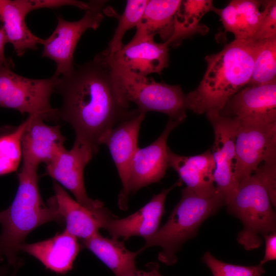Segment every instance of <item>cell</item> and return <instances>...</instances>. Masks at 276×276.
I'll return each mask as SVG.
<instances>
[{
  "label": "cell",
  "instance_id": "d4e9b609",
  "mask_svg": "<svg viewBox=\"0 0 276 276\" xmlns=\"http://www.w3.org/2000/svg\"><path fill=\"white\" fill-rule=\"evenodd\" d=\"M257 42L252 74L247 86L276 82V36Z\"/></svg>",
  "mask_w": 276,
  "mask_h": 276
},
{
  "label": "cell",
  "instance_id": "cb8c5ba5",
  "mask_svg": "<svg viewBox=\"0 0 276 276\" xmlns=\"http://www.w3.org/2000/svg\"><path fill=\"white\" fill-rule=\"evenodd\" d=\"M81 245L93 252L116 276H129L136 270L135 259L139 253L128 250L123 240L104 237L98 233L82 240Z\"/></svg>",
  "mask_w": 276,
  "mask_h": 276
},
{
  "label": "cell",
  "instance_id": "ac0fdd59",
  "mask_svg": "<svg viewBox=\"0 0 276 276\" xmlns=\"http://www.w3.org/2000/svg\"><path fill=\"white\" fill-rule=\"evenodd\" d=\"M53 198L57 210L65 223L64 231L77 238L88 239L103 228L106 221L114 215L108 210L94 213L74 200L57 182H53Z\"/></svg>",
  "mask_w": 276,
  "mask_h": 276
},
{
  "label": "cell",
  "instance_id": "e575fe53",
  "mask_svg": "<svg viewBox=\"0 0 276 276\" xmlns=\"http://www.w3.org/2000/svg\"><path fill=\"white\" fill-rule=\"evenodd\" d=\"M8 41L3 28L0 27V65L11 64L9 60L5 57L4 48Z\"/></svg>",
  "mask_w": 276,
  "mask_h": 276
},
{
  "label": "cell",
  "instance_id": "836d02e7",
  "mask_svg": "<svg viewBox=\"0 0 276 276\" xmlns=\"http://www.w3.org/2000/svg\"><path fill=\"white\" fill-rule=\"evenodd\" d=\"M148 271L136 270L129 276H163L159 272L157 262H151L147 265Z\"/></svg>",
  "mask_w": 276,
  "mask_h": 276
},
{
  "label": "cell",
  "instance_id": "ffe728a7",
  "mask_svg": "<svg viewBox=\"0 0 276 276\" xmlns=\"http://www.w3.org/2000/svg\"><path fill=\"white\" fill-rule=\"evenodd\" d=\"M27 0H0V20L8 43L12 44L18 56L27 50H36L42 38L33 34L27 27L25 18L30 12Z\"/></svg>",
  "mask_w": 276,
  "mask_h": 276
},
{
  "label": "cell",
  "instance_id": "9a60e30c",
  "mask_svg": "<svg viewBox=\"0 0 276 276\" xmlns=\"http://www.w3.org/2000/svg\"><path fill=\"white\" fill-rule=\"evenodd\" d=\"M180 123L169 119L162 134L152 143L135 151L132 159L129 174V193L157 182L164 176L169 168L168 137Z\"/></svg>",
  "mask_w": 276,
  "mask_h": 276
},
{
  "label": "cell",
  "instance_id": "44dd1931",
  "mask_svg": "<svg viewBox=\"0 0 276 276\" xmlns=\"http://www.w3.org/2000/svg\"><path fill=\"white\" fill-rule=\"evenodd\" d=\"M264 1H232L223 9H215L226 31L236 40H246L257 31L265 15Z\"/></svg>",
  "mask_w": 276,
  "mask_h": 276
},
{
  "label": "cell",
  "instance_id": "f1b7e54d",
  "mask_svg": "<svg viewBox=\"0 0 276 276\" xmlns=\"http://www.w3.org/2000/svg\"><path fill=\"white\" fill-rule=\"evenodd\" d=\"M202 259L213 276H261L265 273L260 264L250 266L231 264L215 258L209 251L204 253Z\"/></svg>",
  "mask_w": 276,
  "mask_h": 276
},
{
  "label": "cell",
  "instance_id": "4fadbf2b",
  "mask_svg": "<svg viewBox=\"0 0 276 276\" xmlns=\"http://www.w3.org/2000/svg\"><path fill=\"white\" fill-rule=\"evenodd\" d=\"M168 51L165 43H157L154 38H148L129 42L114 52L104 50L99 55L111 67L147 77L152 73L160 75L168 66Z\"/></svg>",
  "mask_w": 276,
  "mask_h": 276
},
{
  "label": "cell",
  "instance_id": "d6a6232c",
  "mask_svg": "<svg viewBox=\"0 0 276 276\" xmlns=\"http://www.w3.org/2000/svg\"><path fill=\"white\" fill-rule=\"evenodd\" d=\"M265 241V251L263 259L259 263H264L276 259V233L273 232L263 235Z\"/></svg>",
  "mask_w": 276,
  "mask_h": 276
},
{
  "label": "cell",
  "instance_id": "8fae6325",
  "mask_svg": "<svg viewBox=\"0 0 276 276\" xmlns=\"http://www.w3.org/2000/svg\"><path fill=\"white\" fill-rule=\"evenodd\" d=\"M94 155L85 146L75 141L70 150L64 149L45 165V173L68 189L81 205L94 213H102L108 209L102 201L87 196L84 182V169Z\"/></svg>",
  "mask_w": 276,
  "mask_h": 276
},
{
  "label": "cell",
  "instance_id": "7a4b0ae2",
  "mask_svg": "<svg viewBox=\"0 0 276 276\" xmlns=\"http://www.w3.org/2000/svg\"><path fill=\"white\" fill-rule=\"evenodd\" d=\"M257 46V41L235 39L218 53L206 56L203 78L195 89L186 95L188 109L197 114L221 111L248 84Z\"/></svg>",
  "mask_w": 276,
  "mask_h": 276
},
{
  "label": "cell",
  "instance_id": "1f68e13d",
  "mask_svg": "<svg viewBox=\"0 0 276 276\" xmlns=\"http://www.w3.org/2000/svg\"><path fill=\"white\" fill-rule=\"evenodd\" d=\"M28 4L30 11L40 8H57L71 6L87 10L90 8L91 1L86 3L75 0H30Z\"/></svg>",
  "mask_w": 276,
  "mask_h": 276
},
{
  "label": "cell",
  "instance_id": "484cf974",
  "mask_svg": "<svg viewBox=\"0 0 276 276\" xmlns=\"http://www.w3.org/2000/svg\"><path fill=\"white\" fill-rule=\"evenodd\" d=\"M29 121V116L14 130L0 135V175L17 169L22 155L21 136Z\"/></svg>",
  "mask_w": 276,
  "mask_h": 276
},
{
  "label": "cell",
  "instance_id": "ba28073f",
  "mask_svg": "<svg viewBox=\"0 0 276 276\" xmlns=\"http://www.w3.org/2000/svg\"><path fill=\"white\" fill-rule=\"evenodd\" d=\"M105 3V1H92L90 8L77 21H69L59 16L54 32L48 38L42 39V57L49 58L56 64L54 76H64L74 69L73 56L76 45L85 31L99 27L104 17L103 8Z\"/></svg>",
  "mask_w": 276,
  "mask_h": 276
},
{
  "label": "cell",
  "instance_id": "277c9868",
  "mask_svg": "<svg viewBox=\"0 0 276 276\" xmlns=\"http://www.w3.org/2000/svg\"><path fill=\"white\" fill-rule=\"evenodd\" d=\"M224 204L221 192L216 187L195 190L186 187L181 197L171 213L166 223L153 235L144 238L145 243L137 252L152 246L162 250L158 260L168 265L174 264L176 255L183 243L196 236L201 223L215 214Z\"/></svg>",
  "mask_w": 276,
  "mask_h": 276
},
{
  "label": "cell",
  "instance_id": "7402d4cb",
  "mask_svg": "<svg viewBox=\"0 0 276 276\" xmlns=\"http://www.w3.org/2000/svg\"><path fill=\"white\" fill-rule=\"evenodd\" d=\"M181 0H150L136 27V32L130 42L144 38H154L157 34L164 42L168 41L173 32L174 17Z\"/></svg>",
  "mask_w": 276,
  "mask_h": 276
},
{
  "label": "cell",
  "instance_id": "f546056e",
  "mask_svg": "<svg viewBox=\"0 0 276 276\" xmlns=\"http://www.w3.org/2000/svg\"><path fill=\"white\" fill-rule=\"evenodd\" d=\"M265 15L255 33L247 39L259 41L276 36V1H265Z\"/></svg>",
  "mask_w": 276,
  "mask_h": 276
},
{
  "label": "cell",
  "instance_id": "8d00e7d4",
  "mask_svg": "<svg viewBox=\"0 0 276 276\" xmlns=\"http://www.w3.org/2000/svg\"><path fill=\"white\" fill-rule=\"evenodd\" d=\"M1 129H0V132H1Z\"/></svg>",
  "mask_w": 276,
  "mask_h": 276
},
{
  "label": "cell",
  "instance_id": "2e32d148",
  "mask_svg": "<svg viewBox=\"0 0 276 276\" xmlns=\"http://www.w3.org/2000/svg\"><path fill=\"white\" fill-rule=\"evenodd\" d=\"M179 179L169 188L163 190L153 196L151 200L138 211L124 218L114 216L110 218L103 227L111 238L127 240L134 236L144 238L153 235L159 227L161 219L165 213L164 204L168 194L179 186Z\"/></svg>",
  "mask_w": 276,
  "mask_h": 276
},
{
  "label": "cell",
  "instance_id": "4316f807",
  "mask_svg": "<svg viewBox=\"0 0 276 276\" xmlns=\"http://www.w3.org/2000/svg\"><path fill=\"white\" fill-rule=\"evenodd\" d=\"M215 8L211 0L182 1L174 16L175 25L182 32L197 31L201 27V18L210 11L214 12Z\"/></svg>",
  "mask_w": 276,
  "mask_h": 276
},
{
  "label": "cell",
  "instance_id": "6da1fadb",
  "mask_svg": "<svg viewBox=\"0 0 276 276\" xmlns=\"http://www.w3.org/2000/svg\"><path fill=\"white\" fill-rule=\"evenodd\" d=\"M55 91L62 103L57 118L69 123L75 141L96 154L106 134L128 118L127 100L111 68L99 54L78 65L68 74L58 77Z\"/></svg>",
  "mask_w": 276,
  "mask_h": 276
},
{
  "label": "cell",
  "instance_id": "3957f363",
  "mask_svg": "<svg viewBox=\"0 0 276 276\" xmlns=\"http://www.w3.org/2000/svg\"><path fill=\"white\" fill-rule=\"evenodd\" d=\"M37 170V167L22 163L16 195L11 204L0 212V260L5 259L13 267L17 265L20 247L32 231L49 222H63L52 197L47 205L43 202Z\"/></svg>",
  "mask_w": 276,
  "mask_h": 276
},
{
  "label": "cell",
  "instance_id": "52a82bcc",
  "mask_svg": "<svg viewBox=\"0 0 276 276\" xmlns=\"http://www.w3.org/2000/svg\"><path fill=\"white\" fill-rule=\"evenodd\" d=\"M10 66L0 65V107L44 120H57V108L51 106L50 99L55 91L58 77L30 79L14 73Z\"/></svg>",
  "mask_w": 276,
  "mask_h": 276
},
{
  "label": "cell",
  "instance_id": "8992f818",
  "mask_svg": "<svg viewBox=\"0 0 276 276\" xmlns=\"http://www.w3.org/2000/svg\"><path fill=\"white\" fill-rule=\"evenodd\" d=\"M110 67L126 99L135 104L139 110L163 113L180 123L185 120L187 98L179 85L157 82L151 78Z\"/></svg>",
  "mask_w": 276,
  "mask_h": 276
},
{
  "label": "cell",
  "instance_id": "4dcf8cb0",
  "mask_svg": "<svg viewBox=\"0 0 276 276\" xmlns=\"http://www.w3.org/2000/svg\"><path fill=\"white\" fill-rule=\"evenodd\" d=\"M275 155H273L266 160L261 166H259L255 171L266 188L271 202L275 206L276 183H275Z\"/></svg>",
  "mask_w": 276,
  "mask_h": 276
},
{
  "label": "cell",
  "instance_id": "e0dca14e",
  "mask_svg": "<svg viewBox=\"0 0 276 276\" xmlns=\"http://www.w3.org/2000/svg\"><path fill=\"white\" fill-rule=\"evenodd\" d=\"M29 116L21 138L22 162L36 167L41 163L47 165L65 149V138L59 125H49L39 117Z\"/></svg>",
  "mask_w": 276,
  "mask_h": 276
},
{
  "label": "cell",
  "instance_id": "d6986e66",
  "mask_svg": "<svg viewBox=\"0 0 276 276\" xmlns=\"http://www.w3.org/2000/svg\"><path fill=\"white\" fill-rule=\"evenodd\" d=\"M82 247L76 237L64 230L45 240L24 243L19 250L34 257L51 271L64 274L72 269Z\"/></svg>",
  "mask_w": 276,
  "mask_h": 276
},
{
  "label": "cell",
  "instance_id": "5bb4252c",
  "mask_svg": "<svg viewBox=\"0 0 276 276\" xmlns=\"http://www.w3.org/2000/svg\"><path fill=\"white\" fill-rule=\"evenodd\" d=\"M219 112L243 124L276 123V82L244 87Z\"/></svg>",
  "mask_w": 276,
  "mask_h": 276
},
{
  "label": "cell",
  "instance_id": "9c48e42d",
  "mask_svg": "<svg viewBox=\"0 0 276 276\" xmlns=\"http://www.w3.org/2000/svg\"><path fill=\"white\" fill-rule=\"evenodd\" d=\"M205 113L215 134L211 150L215 165L214 181L222 194L224 204L227 205L235 197L239 185L233 170L235 136L239 121L223 116L217 110H210Z\"/></svg>",
  "mask_w": 276,
  "mask_h": 276
},
{
  "label": "cell",
  "instance_id": "d590c367",
  "mask_svg": "<svg viewBox=\"0 0 276 276\" xmlns=\"http://www.w3.org/2000/svg\"><path fill=\"white\" fill-rule=\"evenodd\" d=\"M0 276H7V275H1Z\"/></svg>",
  "mask_w": 276,
  "mask_h": 276
},
{
  "label": "cell",
  "instance_id": "7c38bea8",
  "mask_svg": "<svg viewBox=\"0 0 276 276\" xmlns=\"http://www.w3.org/2000/svg\"><path fill=\"white\" fill-rule=\"evenodd\" d=\"M146 113L134 109L128 118L111 129L102 141V145H106L109 149L121 181L122 188L118 196V205L122 210L128 208L130 166L139 148V131Z\"/></svg>",
  "mask_w": 276,
  "mask_h": 276
},
{
  "label": "cell",
  "instance_id": "83f0119b",
  "mask_svg": "<svg viewBox=\"0 0 276 276\" xmlns=\"http://www.w3.org/2000/svg\"><path fill=\"white\" fill-rule=\"evenodd\" d=\"M148 0H128L124 11L119 18V22L113 37L105 50L114 52L123 46L122 39L125 33L129 29L136 27L139 23Z\"/></svg>",
  "mask_w": 276,
  "mask_h": 276
},
{
  "label": "cell",
  "instance_id": "603a6c76",
  "mask_svg": "<svg viewBox=\"0 0 276 276\" xmlns=\"http://www.w3.org/2000/svg\"><path fill=\"white\" fill-rule=\"evenodd\" d=\"M169 167L173 168L187 187L195 190L214 188L215 163L210 150L194 156L178 155L168 149Z\"/></svg>",
  "mask_w": 276,
  "mask_h": 276
},
{
  "label": "cell",
  "instance_id": "30bf717a",
  "mask_svg": "<svg viewBox=\"0 0 276 276\" xmlns=\"http://www.w3.org/2000/svg\"><path fill=\"white\" fill-rule=\"evenodd\" d=\"M276 123L243 124L239 122L235 142L234 174L239 184L260 164L275 154Z\"/></svg>",
  "mask_w": 276,
  "mask_h": 276
},
{
  "label": "cell",
  "instance_id": "5b68a950",
  "mask_svg": "<svg viewBox=\"0 0 276 276\" xmlns=\"http://www.w3.org/2000/svg\"><path fill=\"white\" fill-rule=\"evenodd\" d=\"M227 206L228 212L243 224V229L238 233L237 240L246 250L261 245L260 235L275 232V214L268 191L256 174L239 183L235 197Z\"/></svg>",
  "mask_w": 276,
  "mask_h": 276
}]
</instances>
